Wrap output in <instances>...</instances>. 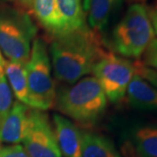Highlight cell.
<instances>
[{"mask_svg": "<svg viewBox=\"0 0 157 157\" xmlns=\"http://www.w3.org/2000/svg\"><path fill=\"white\" fill-rule=\"evenodd\" d=\"M4 1H7V2H12V1H14V0H4Z\"/></svg>", "mask_w": 157, "mask_h": 157, "instance_id": "24", "label": "cell"}, {"mask_svg": "<svg viewBox=\"0 0 157 157\" xmlns=\"http://www.w3.org/2000/svg\"><path fill=\"white\" fill-rule=\"evenodd\" d=\"M23 143L29 157H62L53 128L44 111L32 109L30 126Z\"/></svg>", "mask_w": 157, "mask_h": 157, "instance_id": "7", "label": "cell"}, {"mask_svg": "<svg viewBox=\"0 0 157 157\" xmlns=\"http://www.w3.org/2000/svg\"><path fill=\"white\" fill-rule=\"evenodd\" d=\"M53 130L65 157H81V132L75 124L60 114H53Z\"/></svg>", "mask_w": 157, "mask_h": 157, "instance_id": "9", "label": "cell"}, {"mask_svg": "<svg viewBox=\"0 0 157 157\" xmlns=\"http://www.w3.org/2000/svg\"><path fill=\"white\" fill-rule=\"evenodd\" d=\"M32 109L19 101H15L11 109L0 118V142L19 144L27 134Z\"/></svg>", "mask_w": 157, "mask_h": 157, "instance_id": "8", "label": "cell"}, {"mask_svg": "<svg viewBox=\"0 0 157 157\" xmlns=\"http://www.w3.org/2000/svg\"><path fill=\"white\" fill-rule=\"evenodd\" d=\"M33 0H18V3L20 6H22L23 9L25 10H32V6H33Z\"/></svg>", "mask_w": 157, "mask_h": 157, "instance_id": "22", "label": "cell"}, {"mask_svg": "<svg viewBox=\"0 0 157 157\" xmlns=\"http://www.w3.org/2000/svg\"><path fill=\"white\" fill-rule=\"evenodd\" d=\"M12 104V92L6 79L4 68L0 67V118L11 109Z\"/></svg>", "mask_w": 157, "mask_h": 157, "instance_id": "17", "label": "cell"}, {"mask_svg": "<svg viewBox=\"0 0 157 157\" xmlns=\"http://www.w3.org/2000/svg\"><path fill=\"white\" fill-rule=\"evenodd\" d=\"M108 52L99 33L87 25L52 38L50 56L54 76L62 83L73 84L92 73L96 63Z\"/></svg>", "mask_w": 157, "mask_h": 157, "instance_id": "1", "label": "cell"}, {"mask_svg": "<svg viewBox=\"0 0 157 157\" xmlns=\"http://www.w3.org/2000/svg\"><path fill=\"white\" fill-rule=\"evenodd\" d=\"M32 108L45 111L54 106L56 89L52 77V64L44 39L35 38L26 63Z\"/></svg>", "mask_w": 157, "mask_h": 157, "instance_id": "5", "label": "cell"}, {"mask_svg": "<svg viewBox=\"0 0 157 157\" xmlns=\"http://www.w3.org/2000/svg\"></svg>", "mask_w": 157, "mask_h": 157, "instance_id": "25", "label": "cell"}, {"mask_svg": "<svg viewBox=\"0 0 157 157\" xmlns=\"http://www.w3.org/2000/svg\"><path fill=\"white\" fill-rule=\"evenodd\" d=\"M32 11L40 25L52 38L64 34V27L56 0H33Z\"/></svg>", "mask_w": 157, "mask_h": 157, "instance_id": "11", "label": "cell"}, {"mask_svg": "<svg viewBox=\"0 0 157 157\" xmlns=\"http://www.w3.org/2000/svg\"><path fill=\"white\" fill-rule=\"evenodd\" d=\"M37 34V26L27 12L0 6V52L9 61L26 64Z\"/></svg>", "mask_w": 157, "mask_h": 157, "instance_id": "4", "label": "cell"}, {"mask_svg": "<svg viewBox=\"0 0 157 157\" xmlns=\"http://www.w3.org/2000/svg\"><path fill=\"white\" fill-rule=\"evenodd\" d=\"M4 72L11 92L14 94L17 101L32 108L26 64L6 60Z\"/></svg>", "mask_w": 157, "mask_h": 157, "instance_id": "13", "label": "cell"}, {"mask_svg": "<svg viewBox=\"0 0 157 157\" xmlns=\"http://www.w3.org/2000/svg\"><path fill=\"white\" fill-rule=\"evenodd\" d=\"M56 3L64 27V34L86 25L82 0H56Z\"/></svg>", "mask_w": 157, "mask_h": 157, "instance_id": "15", "label": "cell"}, {"mask_svg": "<svg viewBox=\"0 0 157 157\" xmlns=\"http://www.w3.org/2000/svg\"><path fill=\"white\" fill-rule=\"evenodd\" d=\"M0 157H29V155L24 146L13 144L0 147Z\"/></svg>", "mask_w": 157, "mask_h": 157, "instance_id": "20", "label": "cell"}, {"mask_svg": "<svg viewBox=\"0 0 157 157\" xmlns=\"http://www.w3.org/2000/svg\"><path fill=\"white\" fill-rule=\"evenodd\" d=\"M81 157H121V155L107 137L93 132H82Z\"/></svg>", "mask_w": 157, "mask_h": 157, "instance_id": "14", "label": "cell"}, {"mask_svg": "<svg viewBox=\"0 0 157 157\" xmlns=\"http://www.w3.org/2000/svg\"><path fill=\"white\" fill-rule=\"evenodd\" d=\"M155 36L148 10L141 4H134L113 30L111 47L121 56L139 59Z\"/></svg>", "mask_w": 157, "mask_h": 157, "instance_id": "3", "label": "cell"}, {"mask_svg": "<svg viewBox=\"0 0 157 157\" xmlns=\"http://www.w3.org/2000/svg\"><path fill=\"white\" fill-rule=\"evenodd\" d=\"M120 0H83V10L88 27L100 33L109 22Z\"/></svg>", "mask_w": 157, "mask_h": 157, "instance_id": "12", "label": "cell"}, {"mask_svg": "<svg viewBox=\"0 0 157 157\" xmlns=\"http://www.w3.org/2000/svg\"><path fill=\"white\" fill-rule=\"evenodd\" d=\"M6 60L5 59V58L3 57L2 53L0 52V67L4 68L5 65H6Z\"/></svg>", "mask_w": 157, "mask_h": 157, "instance_id": "23", "label": "cell"}, {"mask_svg": "<svg viewBox=\"0 0 157 157\" xmlns=\"http://www.w3.org/2000/svg\"><path fill=\"white\" fill-rule=\"evenodd\" d=\"M148 14H149L150 21H151L153 29L155 31V33L157 35V6L152 8L151 10H149Z\"/></svg>", "mask_w": 157, "mask_h": 157, "instance_id": "21", "label": "cell"}, {"mask_svg": "<svg viewBox=\"0 0 157 157\" xmlns=\"http://www.w3.org/2000/svg\"><path fill=\"white\" fill-rule=\"evenodd\" d=\"M135 73L157 88V72L144 66L140 61L134 62Z\"/></svg>", "mask_w": 157, "mask_h": 157, "instance_id": "19", "label": "cell"}, {"mask_svg": "<svg viewBox=\"0 0 157 157\" xmlns=\"http://www.w3.org/2000/svg\"><path fill=\"white\" fill-rule=\"evenodd\" d=\"M133 140L140 157H157V126H143L133 134Z\"/></svg>", "mask_w": 157, "mask_h": 157, "instance_id": "16", "label": "cell"}, {"mask_svg": "<svg viewBox=\"0 0 157 157\" xmlns=\"http://www.w3.org/2000/svg\"><path fill=\"white\" fill-rule=\"evenodd\" d=\"M92 73L98 79L107 100L116 103L126 95L135 70L134 63L110 51L96 63Z\"/></svg>", "mask_w": 157, "mask_h": 157, "instance_id": "6", "label": "cell"}, {"mask_svg": "<svg viewBox=\"0 0 157 157\" xmlns=\"http://www.w3.org/2000/svg\"><path fill=\"white\" fill-rule=\"evenodd\" d=\"M57 110L84 125L97 122L107 108V99L98 79L86 76L56 92Z\"/></svg>", "mask_w": 157, "mask_h": 157, "instance_id": "2", "label": "cell"}, {"mask_svg": "<svg viewBox=\"0 0 157 157\" xmlns=\"http://www.w3.org/2000/svg\"><path fill=\"white\" fill-rule=\"evenodd\" d=\"M141 63L147 67L157 72V39H155L147 45V49L142 54Z\"/></svg>", "mask_w": 157, "mask_h": 157, "instance_id": "18", "label": "cell"}, {"mask_svg": "<svg viewBox=\"0 0 157 157\" xmlns=\"http://www.w3.org/2000/svg\"><path fill=\"white\" fill-rule=\"evenodd\" d=\"M128 103L143 111L157 112V88L136 73L127 90Z\"/></svg>", "mask_w": 157, "mask_h": 157, "instance_id": "10", "label": "cell"}]
</instances>
